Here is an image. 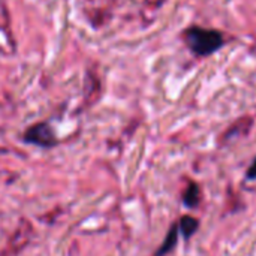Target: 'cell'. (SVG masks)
Wrapping results in <instances>:
<instances>
[{
	"instance_id": "6da1fadb",
	"label": "cell",
	"mask_w": 256,
	"mask_h": 256,
	"mask_svg": "<svg viewBox=\"0 0 256 256\" xmlns=\"http://www.w3.org/2000/svg\"><path fill=\"white\" fill-rule=\"evenodd\" d=\"M183 34L189 48L201 57L216 52L225 42L224 33L202 27H190Z\"/></svg>"
},
{
	"instance_id": "7a4b0ae2",
	"label": "cell",
	"mask_w": 256,
	"mask_h": 256,
	"mask_svg": "<svg viewBox=\"0 0 256 256\" xmlns=\"http://www.w3.org/2000/svg\"><path fill=\"white\" fill-rule=\"evenodd\" d=\"M24 140L27 142L38 144V146H42V147H51V146H54L57 142L51 128L46 126L45 123H40V124H36V126L30 128L27 130Z\"/></svg>"
},
{
	"instance_id": "3957f363",
	"label": "cell",
	"mask_w": 256,
	"mask_h": 256,
	"mask_svg": "<svg viewBox=\"0 0 256 256\" xmlns=\"http://www.w3.org/2000/svg\"><path fill=\"white\" fill-rule=\"evenodd\" d=\"M198 230V220L190 218V216H184L182 218V222H180V231L183 232V236L186 238L192 237L195 234V231Z\"/></svg>"
},
{
	"instance_id": "277c9868",
	"label": "cell",
	"mask_w": 256,
	"mask_h": 256,
	"mask_svg": "<svg viewBox=\"0 0 256 256\" xmlns=\"http://www.w3.org/2000/svg\"><path fill=\"white\" fill-rule=\"evenodd\" d=\"M177 236H178V228L174 225L172 228H171V231L168 232V236H166V238H165V242H164V244H162V248L159 249V252L156 254L158 256L160 255H165L166 252H170L174 246H176V242H177Z\"/></svg>"
},
{
	"instance_id": "5b68a950",
	"label": "cell",
	"mask_w": 256,
	"mask_h": 256,
	"mask_svg": "<svg viewBox=\"0 0 256 256\" xmlns=\"http://www.w3.org/2000/svg\"><path fill=\"white\" fill-rule=\"evenodd\" d=\"M198 195H200V189H198V186H196L195 183H192V184L188 188L186 194H184V202H186V206L195 207V206L198 204V201H200Z\"/></svg>"
},
{
	"instance_id": "8992f818",
	"label": "cell",
	"mask_w": 256,
	"mask_h": 256,
	"mask_svg": "<svg viewBox=\"0 0 256 256\" xmlns=\"http://www.w3.org/2000/svg\"><path fill=\"white\" fill-rule=\"evenodd\" d=\"M248 177H249V178H256V159H255V162H254V165L249 168Z\"/></svg>"
}]
</instances>
